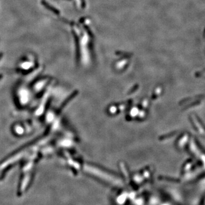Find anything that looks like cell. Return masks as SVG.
Wrapping results in <instances>:
<instances>
[{
	"label": "cell",
	"mask_w": 205,
	"mask_h": 205,
	"mask_svg": "<svg viewBox=\"0 0 205 205\" xmlns=\"http://www.w3.org/2000/svg\"><path fill=\"white\" fill-rule=\"evenodd\" d=\"M42 4L43 5H44V6H45V7H46L47 9H49V10H51V11H52V12L55 13H58V12L56 10V9L54 8L53 7H52L51 6H50V5L47 4V2H44V1H42Z\"/></svg>",
	"instance_id": "cell-1"
}]
</instances>
